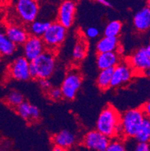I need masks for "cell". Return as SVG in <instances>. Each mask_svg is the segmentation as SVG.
Instances as JSON below:
<instances>
[{
    "label": "cell",
    "mask_w": 150,
    "mask_h": 151,
    "mask_svg": "<svg viewBox=\"0 0 150 151\" xmlns=\"http://www.w3.org/2000/svg\"><path fill=\"white\" fill-rule=\"evenodd\" d=\"M121 114L112 105H107L99 114L96 122V130L108 138L120 134Z\"/></svg>",
    "instance_id": "obj_1"
},
{
    "label": "cell",
    "mask_w": 150,
    "mask_h": 151,
    "mask_svg": "<svg viewBox=\"0 0 150 151\" xmlns=\"http://www.w3.org/2000/svg\"><path fill=\"white\" fill-rule=\"evenodd\" d=\"M56 65L55 52L47 50L35 60L30 62L31 78L38 80L49 79L55 71Z\"/></svg>",
    "instance_id": "obj_2"
},
{
    "label": "cell",
    "mask_w": 150,
    "mask_h": 151,
    "mask_svg": "<svg viewBox=\"0 0 150 151\" xmlns=\"http://www.w3.org/2000/svg\"><path fill=\"white\" fill-rule=\"evenodd\" d=\"M145 115L140 108H132L121 115L120 134L126 138H134L140 129Z\"/></svg>",
    "instance_id": "obj_3"
},
{
    "label": "cell",
    "mask_w": 150,
    "mask_h": 151,
    "mask_svg": "<svg viewBox=\"0 0 150 151\" xmlns=\"http://www.w3.org/2000/svg\"><path fill=\"white\" fill-rule=\"evenodd\" d=\"M14 12L20 25L28 26L38 19L40 5L35 0H18L15 2Z\"/></svg>",
    "instance_id": "obj_4"
},
{
    "label": "cell",
    "mask_w": 150,
    "mask_h": 151,
    "mask_svg": "<svg viewBox=\"0 0 150 151\" xmlns=\"http://www.w3.org/2000/svg\"><path fill=\"white\" fill-rule=\"evenodd\" d=\"M67 36V29L58 22H52L49 28L42 36V40L46 46L47 50L56 51L65 40Z\"/></svg>",
    "instance_id": "obj_5"
},
{
    "label": "cell",
    "mask_w": 150,
    "mask_h": 151,
    "mask_svg": "<svg viewBox=\"0 0 150 151\" xmlns=\"http://www.w3.org/2000/svg\"><path fill=\"white\" fill-rule=\"evenodd\" d=\"M83 82V76L80 71L77 68L68 71L65 76L60 89L62 93V98L72 100L80 89Z\"/></svg>",
    "instance_id": "obj_6"
},
{
    "label": "cell",
    "mask_w": 150,
    "mask_h": 151,
    "mask_svg": "<svg viewBox=\"0 0 150 151\" xmlns=\"http://www.w3.org/2000/svg\"><path fill=\"white\" fill-rule=\"evenodd\" d=\"M77 12V3L74 1L66 0L61 2L57 11L56 22L65 29H69L74 22Z\"/></svg>",
    "instance_id": "obj_7"
},
{
    "label": "cell",
    "mask_w": 150,
    "mask_h": 151,
    "mask_svg": "<svg viewBox=\"0 0 150 151\" xmlns=\"http://www.w3.org/2000/svg\"><path fill=\"white\" fill-rule=\"evenodd\" d=\"M30 62L24 57H17L9 67L11 78L18 81H27L31 78Z\"/></svg>",
    "instance_id": "obj_8"
},
{
    "label": "cell",
    "mask_w": 150,
    "mask_h": 151,
    "mask_svg": "<svg viewBox=\"0 0 150 151\" xmlns=\"http://www.w3.org/2000/svg\"><path fill=\"white\" fill-rule=\"evenodd\" d=\"M23 57L32 62L46 51L47 48L42 38L29 35L27 42L23 45Z\"/></svg>",
    "instance_id": "obj_9"
},
{
    "label": "cell",
    "mask_w": 150,
    "mask_h": 151,
    "mask_svg": "<svg viewBox=\"0 0 150 151\" xmlns=\"http://www.w3.org/2000/svg\"><path fill=\"white\" fill-rule=\"evenodd\" d=\"M134 72L128 63H119L113 68L111 87L117 88L129 83L134 76Z\"/></svg>",
    "instance_id": "obj_10"
},
{
    "label": "cell",
    "mask_w": 150,
    "mask_h": 151,
    "mask_svg": "<svg viewBox=\"0 0 150 151\" xmlns=\"http://www.w3.org/2000/svg\"><path fill=\"white\" fill-rule=\"evenodd\" d=\"M111 139L97 130H93L85 134L83 139V145L86 147L95 151H105Z\"/></svg>",
    "instance_id": "obj_11"
},
{
    "label": "cell",
    "mask_w": 150,
    "mask_h": 151,
    "mask_svg": "<svg viewBox=\"0 0 150 151\" xmlns=\"http://www.w3.org/2000/svg\"><path fill=\"white\" fill-rule=\"evenodd\" d=\"M128 63L134 72L144 74L150 68V59L146 53L144 47H140L133 53L129 58Z\"/></svg>",
    "instance_id": "obj_12"
},
{
    "label": "cell",
    "mask_w": 150,
    "mask_h": 151,
    "mask_svg": "<svg viewBox=\"0 0 150 151\" xmlns=\"http://www.w3.org/2000/svg\"><path fill=\"white\" fill-rule=\"evenodd\" d=\"M5 32L9 40L16 46L23 45L29 36L26 27L17 23H10L5 27Z\"/></svg>",
    "instance_id": "obj_13"
},
{
    "label": "cell",
    "mask_w": 150,
    "mask_h": 151,
    "mask_svg": "<svg viewBox=\"0 0 150 151\" xmlns=\"http://www.w3.org/2000/svg\"><path fill=\"white\" fill-rule=\"evenodd\" d=\"M135 29L139 32H146L150 29V11L147 7L140 9L133 17Z\"/></svg>",
    "instance_id": "obj_14"
},
{
    "label": "cell",
    "mask_w": 150,
    "mask_h": 151,
    "mask_svg": "<svg viewBox=\"0 0 150 151\" xmlns=\"http://www.w3.org/2000/svg\"><path fill=\"white\" fill-rule=\"evenodd\" d=\"M120 63V57L116 52L98 53L96 63L100 70L114 68Z\"/></svg>",
    "instance_id": "obj_15"
},
{
    "label": "cell",
    "mask_w": 150,
    "mask_h": 151,
    "mask_svg": "<svg viewBox=\"0 0 150 151\" xmlns=\"http://www.w3.org/2000/svg\"><path fill=\"white\" fill-rule=\"evenodd\" d=\"M76 141V137L73 132L68 130H62L56 133L52 137V142L55 147H59L64 150H67L72 147Z\"/></svg>",
    "instance_id": "obj_16"
},
{
    "label": "cell",
    "mask_w": 150,
    "mask_h": 151,
    "mask_svg": "<svg viewBox=\"0 0 150 151\" xmlns=\"http://www.w3.org/2000/svg\"><path fill=\"white\" fill-rule=\"evenodd\" d=\"M119 46L120 45L118 38L104 36L98 42L96 50L98 53L116 52Z\"/></svg>",
    "instance_id": "obj_17"
},
{
    "label": "cell",
    "mask_w": 150,
    "mask_h": 151,
    "mask_svg": "<svg viewBox=\"0 0 150 151\" xmlns=\"http://www.w3.org/2000/svg\"><path fill=\"white\" fill-rule=\"evenodd\" d=\"M51 23L52 22L50 20L37 19L27 26V31L29 35L42 38Z\"/></svg>",
    "instance_id": "obj_18"
},
{
    "label": "cell",
    "mask_w": 150,
    "mask_h": 151,
    "mask_svg": "<svg viewBox=\"0 0 150 151\" xmlns=\"http://www.w3.org/2000/svg\"><path fill=\"white\" fill-rule=\"evenodd\" d=\"M16 50L17 46L7 37L5 29L0 28V55L9 57L14 54Z\"/></svg>",
    "instance_id": "obj_19"
},
{
    "label": "cell",
    "mask_w": 150,
    "mask_h": 151,
    "mask_svg": "<svg viewBox=\"0 0 150 151\" xmlns=\"http://www.w3.org/2000/svg\"><path fill=\"white\" fill-rule=\"evenodd\" d=\"M88 52V43L83 37L77 41L72 52L73 60L75 62H81L86 58Z\"/></svg>",
    "instance_id": "obj_20"
},
{
    "label": "cell",
    "mask_w": 150,
    "mask_h": 151,
    "mask_svg": "<svg viewBox=\"0 0 150 151\" xmlns=\"http://www.w3.org/2000/svg\"><path fill=\"white\" fill-rule=\"evenodd\" d=\"M113 72V68H108V69L100 71L96 81L98 86L100 90L104 91L111 87Z\"/></svg>",
    "instance_id": "obj_21"
},
{
    "label": "cell",
    "mask_w": 150,
    "mask_h": 151,
    "mask_svg": "<svg viewBox=\"0 0 150 151\" xmlns=\"http://www.w3.org/2000/svg\"><path fill=\"white\" fill-rule=\"evenodd\" d=\"M134 138L138 143L150 142V120L149 118L145 116Z\"/></svg>",
    "instance_id": "obj_22"
},
{
    "label": "cell",
    "mask_w": 150,
    "mask_h": 151,
    "mask_svg": "<svg viewBox=\"0 0 150 151\" xmlns=\"http://www.w3.org/2000/svg\"><path fill=\"white\" fill-rule=\"evenodd\" d=\"M24 101V96L20 92L13 90L8 93L5 98V102L10 108L16 109Z\"/></svg>",
    "instance_id": "obj_23"
},
{
    "label": "cell",
    "mask_w": 150,
    "mask_h": 151,
    "mask_svg": "<svg viewBox=\"0 0 150 151\" xmlns=\"http://www.w3.org/2000/svg\"><path fill=\"white\" fill-rule=\"evenodd\" d=\"M122 29V23L119 20H112L107 23L104 29V36L118 38Z\"/></svg>",
    "instance_id": "obj_24"
},
{
    "label": "cell",
    "mask_w": 150,
    "mask_h": 151,
    "mask_svg": "<svg viewBox=\"0 0 150 151\" xmlns=\"http://www.w3.org/2000/svg\"><path fill=\"white\" fill-rule=\"evenodd\" d=\"M31 108L32 105L28 101H24L21 105H19L16 108L17 114L21 116L23 120L27 121H30V116H31Z\"/></svg>",
    "instance_id": "obj_25"
},
{
    "label": "cell",
    "mask_w": 150,
    "mask_h": 151,
    "mask_svg": "<svg viewBox=\"0 0 150 151\" xmlns=\"http://www.w3.org/2000/svg\"><path fill=\"white\" fill-rule=\"evenodd\" d=\"M105 151H128L126 145L122 140L119 138H113L109 143Z\"/></svg>",
    "instance_id": "obj_26"
},
{
    "label": "cell",
    "mask_w": 150,
    "mask_h": 151,
    "mask_svg": "<svg viewBox=\"0 0 150 151\" xmlns=\"http://www.w3.org/2000/svg\"><path fill=\"white\" fill-rule=\"evenodd\" d=\"M47 93L50 99L53 101H58L62 98V93L60 87H51V89Z\"/></svg>",
    "instance_id": "obj_27"
},
{
    "label": "cell",
    "mask_w": 150,
    "mask_h": 151,
    "mask_svg": "<svg viewBox=\"0 0 150 151\" xmlns=\"http://www.w3.org/2000/svg\"><path fill=\"white\" fill-rule=\"evenodd\" d=\"M98 29L95 27H90L87 28L85 31V35L89 38H95L99 35Z\"/></svg>",
    "instance_id": "obj_28"
},
{
    "label": "cell",
    "mask_w": 150,
    "mask_h": 151,
    "mask_svg": "<svg viewBox=\"0 0 150 151\" xmlns=\"http://www.w3.org/2000/svg\"><path fill=\"white\" fill-rule=\"evenodd\" d=\"M131 151H150V143L137 142Z\"/></svg>",
    "instance_id": "obj_29"
},
{
    "label": "cell",
    "mask_w": 150,
    "mask_h": 151,
    "mask_svg": "<svg viewBox=\"0 0 150 151\" xmlns=\"http://www.w3.org/2000/svg\"><path fill=\"white\" fill-rule=\"evenodd\" d=\"M40 117V110L35 105H32L31 108V116H30V121H35L38 120Z\"/></svg>",
    "instance_id": "obj_30"
},
{
    "label": "cell",
    "mask_w": 150,
    "mask_h": 151,
    "mask_svg": "<svg viewBox=\"0 0 150 151\" xmlns=\"http://www.w3.org/2000/svg\"><path fill=\"white\" fill-rule=\"evenodd\" d=\"M38 82H39L40 87L47 93L51 89L52 85L49 79H41V80H38Z\"/></svg>",
    "instance_id": "obj_31"
},
{
    "label": "cell",
    "mask_w": 150,
    "mask_h": 151,
    "mask_svg": "<svg viewBox=\"0 0 150 151\" xmlns=\"http://www.w3.org/2000/svg\"><path fill=\"white\" fill-rule=\"evenodd\" d=\"M141 109H142L146 117L149 118L150 120V100L144 104V105L141 108Z\"/></svg>",
    "instance_id": "obj_32"
},
{
    "label": "cell",
    "mask_w": 150,
    "mask_h": 151,
    "mask_svg": "<svg viewBox=\"0 0 150 151\" xmlns=\"http://www.w3.org/2000/svg\"><path fill=\"white\" fill-rule=\"evenodd\" d=\"M98 2L101 4V5H104V6L107 7V8H111L112 7V3H111L107 0H99V1H98Z\"/></svg>",
    "instance_id": "obj_33"
},
{
    "label": "cell",
    "mask_w": 150,
    "mask_h": 151,
    "mask_svg": "<svg viewBox=\"0 0 150 151\" xmlns=\"http://www.w3.org/2000/svg\"><path fill=\"white\" fill-rule=\"evenodd\" d=\"M4 17H5V12H4L3 8L2 7V5H0V26L2 25Z\"/></svg>",
    "instance_id": "obj_34"
},
{
    "label": "cell",
    "mask_w": 150,
    "mask_h": 151,
    "mask_svg": "<svg viewBox=\"0 0 150 151\" xmlns=\"http://www.w3.org/2000/svg\"><path fill=\"white\" fill-rule=\"evenodd\" d=\"M144 48H145L146 53V54L148 55V57H149L150 59V43H149L148 45H146V47H145Z\"/></svg>",
    "instance_id": "obj_35"
},
{
    "label": "cell",
    "mask_w": 150,
    "mask_h": 151,
    "mask_svg": "<svg viewBox=\"0 0 150 151\" xmlns=\"http://www.w3.org/2000/svg\"><path fill=\"white\" fill-rule=\"evenodd\" d=\"M52 151H65V150L62 149V148L59 147H54Z\"/></svg>",
    "instance_id": "obj_36"
},
{
    "label": "cell",
    "mask_w": 150,
    "mask_h": 151,
    "mask_svg": "<svg viewBox=\"0 0 150 151\" xmlns=\"http://www.w3.org/2000/svg\"><path fill=\"white\" fill-rule=\"evenodd\" d=\"M144 75H145L147 77V78H149L150 79V68H149V69L147 70L146 71L145 73H144Z\"/></svg>",
    "instance_id": "obj_37"
},
{
    "label": "cell",
    "mask_w": 150,
    "mask_h": 151,
    "mask_svg": "<svg viewBox=\"0 0 150 151\" xmlns=\"http://www.w3.org/2000/svg\"><path fill=\"white\" fill-rule=\"evenodd\" d=\"M147 8H148L149 9V11H150V0H149L148 2H147Z\"/></svg>",
    "instance_id": "obj_38"
}]
</instances>
